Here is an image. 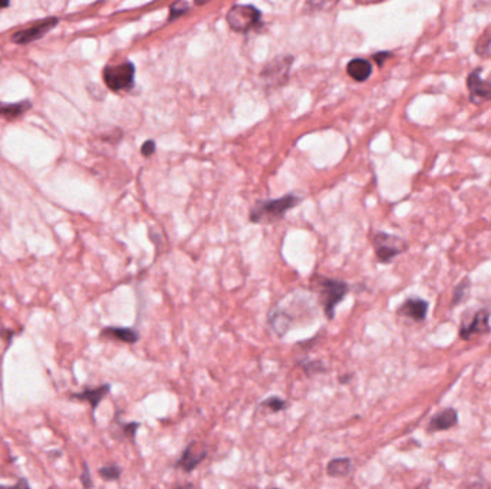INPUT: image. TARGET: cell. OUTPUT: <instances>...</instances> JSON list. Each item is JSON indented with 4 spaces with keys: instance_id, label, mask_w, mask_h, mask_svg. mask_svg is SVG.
Instances as JSON below:
<instances>
[{
    "instance_id": "cell-14",
    "label": "cell",
    "mask_w": 491,
    "mask_h": 489,
    "mask_svg": "<svg viewBox=\"0 0 491 489\" xmlns=\"http://www.w3.org/2000/svg\"><path fill=\"white\" fill-rule=\"evenodd\" d=\"M458 422V415L454 409H445L435 415L430 425H428V432H440V431H447L450 428H454Z\"/></svg>"
},
{
    "instance_id": "cell-34",
    "label": "cell",
    "mask_w": 491,
    "mask_h": 489,
    "mask_svg": "<svg viewBox=\"0 0 491 489\" xmlns=\"http://www.w3.org/2000/svg\"><path fill=\"white\" fill-rule=\"evenodd\" d=\"M273 489H279V488H273Z\"/></svg>"
},
{
    "instance_id": "cell-30",
    "label": "cell",
    "mask_w": 491,
    "mask_h": 489,
    "mask_svg": "<svg viewBox=\"0 0 491 489\" xmlns=\"http://www.w3.org/2000/svg\"><path fill=\"white\" fill-rule=\"evenodd\" d=\"M428 486H430V482H428V480H427V482H424V483H421V485H420V486H418V488H415V489H430V488H428Z\"/></svg>"
},
{
    "instance_id": "cell-24",
    "label": "cell",
    "mask_w": 491,
    "mask_h": 489,
    "mask_svg": "<svg viewBox=\"0 0 491 489\" xmlns=\"http://www.w3.org/2000/svg\"><path fill=\"white\" fill-rule=\"evenodd\" d=\"M468 287H470V280H468V278H464V280L455 287L453 305H457V303H460V302L464 299V295H465V291L468 290Z\"/></svg>"
},
{
    "instance_id": "cell-25",
    "label": "cell",
    "mask_w": 491,
    "mask_h": 489,
    "mask_svg": "<svg viewBox=\"0 0 491 489\" xmlns=\"http://www.w3.org/2000/svg\"><path fill=\"white\" fill-rule=\"evenodd\" d=\"M81 482L83 485L85 489H91L92 488V479H91V472H89V466L86 462H83L82 466V473H81Z\"/></svg>"
},
{
    "instance_id": "cell-21",
    "label": "cell",
    "mask_w": 491,
    "mask_h": 489,
    "mask_svg": "<svg viewBox=\"0 0 491 489\" xmlns=\"http://www.w3.org/2000/svg\"><path fill=\"white\" fill-rule=\"evenodd\" d=\"M100 475L104 480H108V482H113V480H118L121 478V473H123V469L121 466L115 465V463H111V465H107V466H103L100 470Z\"/></svg>"
},
{
    "instance_id": "cell-28",
    "label": "cell",
    "mask_w": 491,
    "mask_h": 489,
    "mask_svg": "<svg viewBox=\"0 0 491 489\" xmlns=\"http://www.w3.org/2000/svg\"><path fill=\"white\" fill-rule=\"evenodd\" d=\"M372 58H373V61H375L379 66H382L383 62H385L386 59L391 58V53H389V52H379V53H375Z\"/></svg>"
},
{
    "instance_id": "cell-2",
    "label": "cell",
    "mask_w": 491,
    "mask_h": 489,
    "mask_svg": "<svg viewBox=\"0 0 491 489\" xmlns=\"http://www.w3.org/2000/svg\"><path fill=\"white\" fill-rule=\"evenodd\" d=\"M315 284L319 290V295L324 305V312L329 320L335 317L336 306L345 299L349 291V285L342 280H335L329 277H315Z\"/></svg>"
},
{
    "instance_id": "cell-33",
    "label": "cell",
    "mask_w": 491,
    "mask_h": 489,
    "mask_svg": "<svg viewBox=\"0 0 491 489\" xmlns=\"http://www.w3.org/2000/svg\"><path fill=\"white\" fill-rule=\"evenodd\" d=\"M247 489H259V488H256V486H250V488H247Z\"/></svg>"
},
{
    "instance_id": "cell-22",
    "label": "cell",
    "mask_w": 491,
    "mask_h": 489,
    "mask_svg": "<svg viewBox=\"0 0 491 489\" xmlns=\"http://www.w3.org/2000/svg\"><path fill=\"white\" fill-rule=\"evenodd\" d=\"M298 364L301 367H304V370L308 373V376H312L314 373H321V372L326 370L321 360H301Z\"/></svg>"
},
{
    "instance_id": "cell-17",
    "label": "cell",
    "mask_w": 491,
    "mask_h": 489,
    "mask_svg": "<svg viewBox=\"0 0 491 489\" xmlns=\"http://www.w3.org/2000/svg\"><path fill=\"white\" fill-rule=\"evenodd\" d=\"M352 469V461L349 458H336L328 463V475L334 478H343Z\"/></svg>"
},
{
    "instance_id": "cell-23",
    "label": "cell",
    "mask_w": 491,
    "mask_h": 489,
    "mask_svg": "<svg viewBox=\"0 0 491 489\" xmlns=\"http://www.w3.org/2000/svg\"><path fill=\"white\" fill-rule=\"evenodd\" d=\"M191 5L187 2H177L174 5H171L170 8V16H168V22H172L175 18L182 16L184 14H187L190 11Z\"/></svg>"
},
{
    "instance_id": "cell-1",
    "label": "cell",
    "mask_w": 491,
    "mask_h": 489,
    "mask_svg": "<svg viewBox=\"0 0 491 489\" xmlns=\"http://www.w3.org/2000/svg\"><path fill=\"white\" fill-rule=\"evenodd\" d=\"M301 203V199L294 194H286L281 199L259 201L250 211L252 223H273L281 220L283 216L296 207Z\"/></svg>"
},
{
    "instance_id": "cell-10",
    "label": "cell",
    "mask_w": 491,
    "mask_h": 489,
    "mask_svg": "<svg viewBox=\"0 0 491 489\" xmlns=\"http://www.w3.org/2000/svg\"><path fill=\"white\" fill-rule=\"evenodd\" d=\"M490 320V312L488 310H480L475 313V316L472 317V320L470 323H464L460 332L461 339L468 340L472 336L477 335H484V333H490L491 327L488 325Z\"/></svg>"
},
{
    "instance_id": "cell-4",
    "label": "cell",
    "mask_w": 491,
    "mask_h": 489,
    "mask_svg": "<svg viewBox=\"0 0 491 489\" xmlns=\"http://www.w3.org/2000/svg\"><path fill=\"white\" fill-rule=\"evenodd\" d=\"M134 80H135V65L130 61L120 65H114V66L110 65L104 69V82L114 92L131 89L134 86Z\"/></svg>"
},
{
    "instance_id": "cell-31",
    "label": "cell",
    "mask_w": 491,
    "mask_h": 489,
    "mask_svg": "<svg viewBox=\"0 0 491 489\" xmlns=\"http://www.w3.org/2000/svg\"><path fill=\"white\" fill-rule=\"evenodd\" d=\"M351 377H352V376H349V374H348V376H345V377H339V382L343 384V383H346V382H348Z\"/></svg>"
},
{
    "instance_id": "cell-15",
    "label": "cell",
    "mask_w": 491,
    "mask_h": 489,
    "mask_svg": "<svg viewBox=\"0 0 491 489\" xmlns=\"http://www.w3.org/2000/svg\"><path fill=\"white\" fill-rule=\"evenodd\" d=\"M346 72L356 82H363L372 75V63L366 59L356 58L346 65Z\"/></svg>"
},
{
    "instance_id": "cell-27",
    "label": "cell",
    "mask_w": 491,
    "mask_h": 489,
    "mask_svg": "<svg viewBox=\"0 0 491 489\" xmlns=\"http://www.w3.org/2000/svg\"><path fill=\"white\" fill-rule=\"evenodd\" d=\"M0 489H31V486H29V482L26 479H19L12 486H2V485H0Z\"/></svg>"
},
{
    "instance_id": "cell-11",
    "label": "cell",
    "mask_w": 491,
    "mask_h": 489,
    "mask_svg": "<svg viewBox=\"0 0 491 489\" xmlns=\"http://www.w3.org/2000/svg\"><path fill=\"white\" fill-rule=\"evenodd\" d=\"M111 392V384L110 383H104L98 387H92V389H85L83 392L79 394H72L71 399L75 401H81V402H88L91 405L92 414H95V411L100 406V404L105 399V396Z\"/></svg>"
},
{
    "instance_id": "cell-26",
    "label": "cell",
    "mask_w": 491,
    "mask_h": 489,
    "mask_svg": "<svg viewBox=\"0 0 491 489\" xmlns=\"http://www.w3.org/2000/svg\"><path fill=\"white\" fill-rule=\"evenodd\" d=\"M154 152H155V142H154L153 140L145 141V142L143 144V147H141V154H143L145 158H148V157H151Z\"/></svg>"
},
{
    "instance_id": "cell-6",
    "label": "cell",
    "mask_w": 491,
    "mask_h": 489,
    "mask_svg": "<svg viewBox=\"0 0 491 489\" xmlns=\"http://www.w3.org/2000/svg\"><path fill=\"white\" fill-rule=\"evenodd\" d=\"M59 23V19L56 16H49L45 19H41L35 22L33 25L16 32L12 36V42L16 45H28L32 42H36L42 39L46 33H49L52 29H55Z\"/></svg>"
},
{
    "instance_id": "cell-29",
    "label": "cell",
    "mask_w": 491,
    "mask_h": 489,
    "mask_svg": "<svg viewBox=\"0 0 491 489\" xmlns=\"http://www.w3.org/2000/svg\"><path fill=\"white\" fill-rule=\"evenodd\" d=\"M175 489H194V486L191 483H187V485H178Z\"/></svg>"
},
{
    "instance_id": "cell-16",
    "label": "cell",
    "mask_w": 491,
    "mask_h": 489,
    "mask_svg": "<svg viewBox=\"0 0 491 489\" xmlns=\"http://www.w3.org/2000/svg\"><path fill=\"white\" fill-rule=\"evenodd\" d=\"M31 108H32L31 101H22L16 104L0 102V118L16 120V118H21L24 114H26Z\"/></svg>"
},
{
    "instance_id": "cell-18",
    "label": "cell",
    "mask_w": 491,
    "mask_h": 489,
    "mask_svg": "<svg viewBox=\"0 0 491 489\" xmlns=\"http://www.w3.org/2000/svg\"><path fill=\"white\" fill-rule=\"evenodd\" d=\"M270 325H272L273 330L277 333V336L283 337L290 329L291 319L287 315H284L283 312H277L270 317Z\"/></svg>"
},
{
    "instance_id": "cell-7",
    "label": "cell",
    "mask_w": 491,
    "mask_h": 489,
    "mask_svg": "<svg viewBox=\"0 0 491 489\" xmlns=\"http://www.w3.org/2000/svg\"><path fill=\"white\" fill-rule=\"evenodd\" d=\"M207 445L202 441L190 442L182 451L180 459L175 462V466L184 472H192L206 458H207Z\"/></svg>"
},
{
    "instance_id": "cell-19",
    "label": "cell",
    "mask_w": 491,
    "mask_h": 489,
    "mask_svg": "<svg viewBox=\"0 0 491 489\" xmlns=\"http://www.w3.org/2000/svg\"><path fill=\"white\" fill-rule=\"evenodd\" d=\"M140 426H141L140 422H127V424L120 422L118 424V431H120L118 439H128V441L134 442Z\"/></svg>"
},
{
    "instance_id": "cell-9",
    "label": "cell",
    "mask_w": 491,
    "mask_h": 489,
    "mask_svg": "<svg viewBox=\"0 0 491 489\" xmlns=\"http://www.w3.org/2000/svg\"><path fill=\"white\" fill-rule=\"evenodd\" d=\"M291 63H293V56H279L273 62L264 66L262 76L270 86H279L287 79Z\"/></svg>"
},
{
    "instance_id": "cell-20",
    "label": "cell",
    "mask_w": 491,
    "mask_h": 489,
    "mask_svg": "<svg viewBox=\"0 0 491 489\" xmlns=\"http://www.w3.org/2000/svg\"><path fill=\"white\" fill-rule=\"evenodd\" d=\"M262 408H267L272 414H277V412H281V411H286L287 409V402L283 401L281 398L279 396H270L267 399H264L262 404H260Z\"/></svg>"
},
{
    "instance_id": "cell-8",
    "label": "cell",
    "mask_w": 491,
    "mask_h": 489,
    "mask_svg": "<svg viewBox=\"0 0 491 489\" xmlns=\"http://www.w3.org/2000/svg\"><path fill=\"white\" fill-rule=\"evenodd\" d=\"M481 69H474L467 78V88L470 90V101L474 105H482L491 101V82L481 79Z\"/></svg>"
},
{
    "instance_id": "cell-3",
    "label": "cell",
    "mask_w": 491,
    "mask_h": 489,
    "mask_svg": "<svg viewBox=\"0 0 491 489\" xmlns=\"http://www.w3.org/2000/svg\"><path fill=\"white\" fill-rule=\"evenodd\" d=\"M227 23L237 33H247L262 22V12L253 5H234L227 12Z\"/></svg>"
},
{
    "instance_id": "cell-32",
    "label": "cell",
    "mask_w": 491,
    "mask_h": 489,
    "mask_svg": "<svg viewBox=\"0 0 491 489\" xmlns=\"http://www.w3.org/2000/svg\"><path fill=\"white\" fill-rule=\"evenodd\" d=\"M11 4L9 2H0V9H4V8H8Z\"/></svg>"
},
{
    "instance_id": "cell-13",
    "label": "cell",
    "mask_w": 491,
    "mask_h": 489,
    "mask_svg": "<svg viewBox=\"0 0 491 489\" xmlns=\"http://www.w3.org/2000/svg\"><path fill=\"white\" fill-rule=\"evenodd\" d=\"M101 336L107 337V339L118 340L123 343H128V345H134L140 340V332L135 329H131V327L110 326L101 332Z\"/></svg>"
},
{
    "instance_id": "cell-12",
    "label": "cell",
    "mask_w": 491,
    "mask_h": 489,
    "mask_svg": "<svg viewBox=\"0 0 491 489\" xmlns=\"http://www.w3.org/2000/svg\"><path fill=\"white\" fill-rule=\"evenodd\" d=\"M428 303L418 298H411L404 302V305L398 309V315L413 319L415 322H423L427 317Z\"/></svg>"
},
{
    "instance_id": "cell-5",
    "label": "cell",
    "mask_w": 491,
    "mask_h": 489,
    "mask_svg": "<svg viewBox=\"0 0 491 489\" xmlns=\"http://www.w3.org/2000/svg\"><path fill=\"white\" fill-rule=\"evenodd\" d=\"M408 244L401 237L386 234V233H378L373 237V250L376 254V258L381 263H391L396 257L407 251Z\"/></svg>"
}]
</instances>
